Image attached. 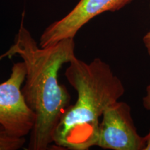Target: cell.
<instances>
[{"label": "cell", "mask_w": 150, "mask_h": 150, "mask_svg": "<svg viewBox=\"0 0 150 150\" xmlns=\"http://www.w3.org/2000/svg\"><path fill=\"white\" fill-rule=\"evenodd\" d=\"M24 12L15 42L4 56L18 55L26 67L25 83L22 91L26 102L35 112V122L30 133L27 149L46 150L53 142L52 136L71 96L59 82V72L75 53L74 38L40 47L24 25Z\"/></svg>", "instance_id": "obj_1"}, {"label": "cell", "mask_w": 150, "mask_h": 150, "mask_svg": "<svg viewBox=\"0 0 150 150\" xmlns=\"http://www.w3.org/2000/svg\"><path fill=\"white\" fill-rule=\"evenodd\" d=\"M65 75L77 93V99L62 115L52 140L63 149L88 150L95 146L99 118L123 96L125 86L110 65L99 58L86 63L75 56Z\"/></svg>", "instance_id": "obj_2"}, {"label": "cell", "mask_w": 150, "mask_h": 150, "mask_svg": "<svg viewBox=\"0 0 150 150\" xmlns=\"http://www.w3.org/2000/svg\"><path fill=\"white\" fill-rule=\"evenodd\" d=\"M26 67L23 61L14 63L11 74L0 84V124L9 134L25 137L35 122V114L26 102L22 91L25 81Z\"/></svg>", "instance_id": "obj_3"}, {"label": "cell", "mask_w": 150, "mask_h": 150, "mask_svg": "<svg viewBox=\"0 0 150 150\" xmlns=\"http://www.w3.org/2000/svg\"><path fill=\"white\" fill-rule=\"evenodd\" d=\"M95 146L112 150H145V137L138 134L126 102H116L103 112Z\"/></svg>", "instance_id": "obj_4"}, {"label": "cell", "mask_w": 150, "mask_h": 150, "mask_svg": "<svg viewBox=\"0 0 150 150\" xmlns=\"http://www.w3.org/2000/svg\"><path fill=\"white\" fill-rule=\"evenodd\" d=\"M134 0H80L66 16L45 29L39 45L46 47L62 40L74 38L78 31L92 19L105 12H115Z\"/></svg>", "instance_id": "obj_5"}, {"label": "cell", "mask_w": 150, "mask_h": 150, "mask_svg": "<svg viewBox=\"0 0 150 150\" xmlns=\"http://www.w3.org/2000/svg\"><path fill=\"white\" fill-rule=\"evenodd\" d=\"M25 137H16L9 134L0 124V150H18L25 143Z\"/></svg>", "instance_id": "obj_6"}, {"label": "cell", "mask_w": 150, "mask_h": 150, "mask_svg": "<svg viewBox=\"0 0 150 150\" xmlns=\"http://www.w3.org/2000/svg\"><path fill=\"white\" fill-rule=\"evenodd\" d=\"M142 105L146 110H150V83L146 88V95L142 98Z\"/></svg>", "instance_id": "obj_7"}, {"label": "cell", "mask_w": 150, "mask_h": 150, "mask_svg": "<svg viewBox=\"0 0 150 150\" xmlns=\"http://www.w3.org/2000/svg\"><path fill=\"white\" fill-rule=\"evenodd\" d=\"M142 42L147 50L148 54L150 56V31H148L142 38Z\"/></svg>", "instance_id": "obj_8"}, {"label": "cell", "mask_w": 150, "mask_h": 150, "mask_svg": "<svg viewBox=\"0 0 150 150\" xmlns=\"http://www.w3.org/2000/svg\"><path fill=\"white\" fill-rule=\"evenodd\" d=\"M145 138L146 140V146L145 150H150V130L148 134L145 136Z\"/></svg>", "instance_id": "obj_9"}]
</instances>
